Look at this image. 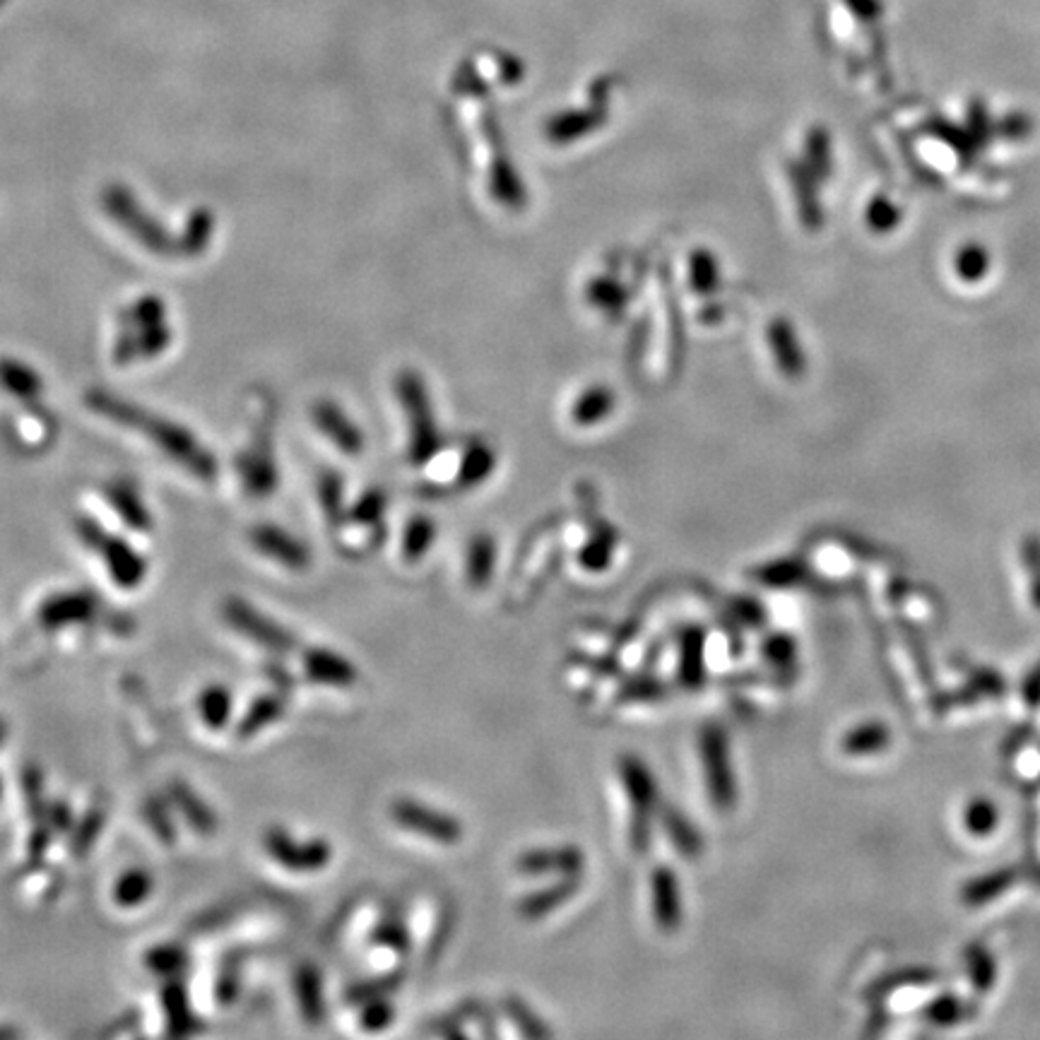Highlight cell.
<instances>
[{"label": "cell", "mask_w": 1040, "mask_h": 1040, "mask_svg": "<svg viewBox=\"0 0 1040 1040\" xmlns=\"http://www.w3.org/2000/svg\"><path fill=\"white\" fill-rule=\"evenodd\" d=\"M75 528L85 548L101 556L104 566L109 571V578L119 585V588H140L148 576V562L133 544H128L123 538H113L111 532L95 523L93 518H80Z\"/></svg>", "instance_id": "1"}, {"label": "cell", "mask_w": 1040, "mask_h": 1040, "mask_svg": "<svg viewBox=\"0 0 1040 1040\" xmlns=\"http://www.w3.org/2000/svg\"><path fill=\"white\" fill-rule=\"evenodd\" d=\"M619 776L624 792L631 804V845L633 853H646L650 845V819L658 812L660 792L658 780L648 763L633 754H624L619 759Z\"/></svg>", "instance_id": "2"}, {"label": "cell", "mask_w": 1040, "mask_h": 1040, "mask_svg": "<svg viewBox=\"0 0 1040 1040\" xmlns=\"http://www.w3.org/2000/svg\"><path fill=\"white\" fill-rule=\"evenodd\" d=\"M263 851L272 863L294 875H316L333 863V843L328 838L311 836L296 838L284 826H268L263 834Z\"/></svg>", "instance_id": "3"}, {"label": "cell", "mask_w": 1040, "mask_h": 1040, "mask_svg": "<svg viewBox=\"0 0 1040 1040\" xmlns=\"http://www.w3.org/2000/svg\"><path fill=\"white\" fill-rule=\"evenodd\" d=\"M223 617L229 624L234 631H239L243 639L253 641L256 646L270 650V653L278 656H288L299 646V639L290 631L284 629L280 621L268 617L266 613L251 603H246L243 597L231 595L223 603Z\"/></svg>", "instance_id": "4"}, {"label": "cell", "mask_w": 1040, "mask_h": 1040, "mask_svg": "<svg viewBox=\"0 0 1040 1040\" xmlns=\"http://www.w3.org/2000/svg\"><path fill=\"white\" fill-rule=\"evenodd\" d=\"M701 763L708 786L711 802L721 812H730L737 804V778L730 759V743L721 725H706L698 739Z\"/></svg>", "instance_id": "5"}, {"label": "cell", "mask_w": 1040, "mask_h": 1040, "mask_svg": "<svg viewBox=\"0 0 1040 1040\" xmlns=\"http://www.w3.org/2000/svg\"><path fill=\"white\" fill-rule=\"evenodd\" d=\"M390 816L400 828L441 845H455L465 836L463 824L453 814L438 812L432 804L412 798H400L390 804Z\"/></svg>", "instance_id": "6"}, {"label": "cell", "mask_w": 1040, "mask_h": 1040, "mask_svg": "<svg viewBox=\"0 0 1040 1040\" xmlns=\"http://www.w3.org/2000/svg\"><path fill=\"white\" fill-rule=\"evenodd\" d=\"M99 597L89 591H63L48 595L36 609V621L44 631L83 627L99 617Z\"/></svg>", "instance_id": "7"}, {"label": "cell", "mask_w": 1040, "mask_h": 1040, "mask_svg": "<svg viewBox=\"0 0 1040 1040\" xmlns=\"http://www.w3.org/2000/svg\"><path fill=\"white\" fill-rule=\"evenodd\" d=\"M302 665L306 680L321 686L349 689L359 682V670L349 658L340 656L333 648L314 646L302 656Z\"/></svg>", "instance_id": "8"}, {"label": "cell", "mask_w": 1040, "mask_h": 1040, "mask_svg": "<svg viewBox=\"0 0 1040 1040\" xmlns=\"http://www.w3.org/2000/svg\"><path fill=\"white\" fill-rule=\"evenodd\" d=\"M650 903L653 918L662 932H678L684 918L680 879L668 865H658L650 873Z\"/></svg>", "instance_id": "9"}, {"label": "cell", "mask_w": 1040, "mask_h": 1040, "mask_svg": "<svg viewBox=\"0 0 1040 1040\" xmlns=\"http://www.w3.org/2000/svg\"><path fill=\"white\" fill-rule=\"evenodd\" d=\"M585 867V855L576 845H562V848H538L518 855L516 869L528 877H548V875H581Z\"/></svg>", "instance_id": "10"}, {"label": "cell", "mask_w": 1040, "mask_h": 1040, "mask_svg": "<svg viewBox=\"0 0 1040 1040\" xmlns=\"http://www.w3.org/2000/svg\"><path fill=\"white\" fill-rule=\"evenodd\" d=\"M251 542L260 554L272 559V562L284 568L304 571L311 566V552L294 535H290L288 530H282L278 526L253 528Z\"/></svg>", "instance_id": "11"}, {"label": "cell", "mask_w": 1040, "mask_h": 1040, "mask_svg": "<svg viewBox=\"0 0 1040 1040\" xmlns=\"http://www.w3.org/2000/svg\"><path fill=\"white\" fill-rule=\"evenodd\" d=\"M166 798L174 804L176 814L184 819L195 834L203 838H210L217 834V828H219L217 812L207 804L203 795H198V792L186 783V780H172L166 788Z\"/></svg>", "instance_id": "12"}, {"label": "cell", "mask_w": 1040, "mask_h": 1040, "mask_svg": "<svg viewBox=\"0 0 1040 1040\" xmlns=\"http://www.w3.org/2000/svg\"><path fill=\"white\" fill-rule=\"evenodd\" d=\"M162 1011H164V1021H166V1033L176 1036V1038H186L195 1036L203 1023L195 1014L191 997H188V987L181 978H169L162 987Z\"/></svg>", "instance_id": "13"}, {"label": "cell", "mask_w": 1040, "mask_h": 1040, "mask_svg": "<svg viewBox=\"0 0 1040 1040\" xmlns=\"http://www.w3.org/2000/svg\"><path fill=\"white\" fill-rule=\"evenodd\" d=\"M578 889H581V875L559 877V881L550 884V887L528 893L526 899L518 903V916L526 920L548 918L556 908H562L566 901L574 899Z\"/></svg>", "instance_id": "14"}, {"label": "cell", "mask_w": 1040, "mask_h": 1040, "mask_svg": "<svg viewBox=\"0 0 1040 1040\" xmlns=\"http://www.w3.org/2000/svg\"><path fill=\"white\" fill-rule=\"evenodd\" d=\"M1021 877H1023V869L1019 867L993 869V873L973 877L971 881H966L964 887H961L958 899L968 908H981L985 903L999 899L1003 893H1007Z\"/></svg>", "instance_id": "15"}, {"label": "cell", "mask_w": 1040, "mask_h": 1040, "mask_svg": "<svg viewBox=\"0 0 1040 1040\" xmlns=\"http://www.w3.org/2000/svg\"><path fill=\"white\" fill-rule=\"evenodd\" d=\"M294 995L299 1011L306 1023L318 1026L325 1017V987L323 973L316 964H302L294 973Z\"/></svg>", "instance_id": "16"}, {"label": "cell", "mask_w": 1040, "mask_h": 1040, "mask_svg": "<svg viewBox=\"0 0 1040 1040\" xmlns=\"http://www.w3.org/2000/svg\"><path fill=\"white\" fill-rule=\"evenodd\" d=\"M284 713H288V698H284L282 694H275V692L260 694L241 715V721L237 725V737L251 739L260 735L266 727L278 725L284 718Z\"/></svg>", "instance_id": "17"}, {"label": "cell", "mask_w": 1040, "mask_h": 1040, "mask_svg": "<svg viewBox=\"0 0 1040 1040\" xmlns=\"http://www.w3.org/2000/svg\"><path fill=\"white\" fill-rule=\"evenodd\" d=\"M889 747L891 730L881 721H865L841 737V751L845 757H875Z\"/></svg>", "instance_id": "18"}, {"label": "cell", "mask_w": 1040, "mask_h": 1040, "mask_svg": "<svg viewBox=\"0 0 1040 1040\" xmlns=\"http://www.w3.org/2000/svg\"><path fill=\"white\" fill-rule=\"evenodd\" d=\"M706 633L701 627H689L682 633V660H680V680L684 686H701L706 678Z\"/></svg>", "instance_id": "19"}, {"label": "cell", "mask_w": 1040, "mask_h": 1040, "mask_svg": "<svg viewBox=\"0 0 1040 1040\" xmlns=\"http://www.w3.org/2000/svg\"><path fill=\"white\" fill-rule=\"evenodd\" d=\"M198 713L207 730H225L234 713V694L225 684H207L198 696Z\"/></svg>", "instance_id": "20"}, {"label": "cell", "mask_w": 1040, "mask_h": 1040, "mask_svg": "<svg viewBox=\"0 0 1040 1040\" xmlns=\"http://www.w3.org/2000/svg\"><path fill=\"white\" fill-rule=\"evenodd\" d=\"M660 819H662V826H665L668 838L674 843V848H678L684 857H689V860L701 857V853H704V836L698 834L696 826L689 822L678 808H670L668 804V808L660 812Z\"/></svg>", "instance_id": "21"}, {"label": "cell", "mask_w": 1040, "mask_h": 1040, "mask_svg": "<svg viewBox=\"0 0 1040 1040\" xmlns=\"http://www.w3.org/2000/svg\"><path fill=\"white\" fill-rule=\"evenodd\" d=\"M107 501L111 503V509L123 518V523L128 528H133L138 532L152 530V516L145 509L142 499L138 497L136 489H130L126 485H111L107 489Z\"/></svg>", "instance_id": "22"}, {"label": "cell", "mask_w": 1040, "mask_h": 1040, "mask_svg": "<svg viewBox=\"0 0 1040 1040\" xmlns=\"http://www.w3.org/2000/svg\"><path fill=\"white\" fill-rule=\"evenodd\" d=\"M154 891V877L142 867H133L123 873L113 884V903L119 908H138L145 903Z\"/></svg>", "instance_id": "23"}, {"label": "cell", "mask_w": 1040, "mask_h": 1040, "mask_svg": "<svg viewBox=\"0 0 1040 1040\" xmlns=\"http://www.w3.org/2000/svg\"><path fill=\"white\" fill-rule=\"evenodd\" d=\"M104 826H107V810L104 808H89L80 819H77L75 826L71 828V838H68V851L73 857H85L93 853L97 845Z\"/></svg>", "instance_id": "24"}, {"label": "cell", "mask_w": 1040, "mask_h": 1040, "mask_svg": "<svg viewBox=\"0 0 1040 1040\" xmlns=\"http://www.w3.org/2000/svg\"><path fill=\"white\" fill-rule=\"evenodd\" d=\"M402 985V975L398 971L393 973H383V975H373V978L367 981H357L345 990V1003L353 1007H361L376 1003V999H386L390 995H396Z\"/></svg>", "instance_id": "25"}, {"label": "cell", "mask_w": 1040, "mask_h": 1040, "mask_svg": "<svg viewBox=\"0 0 1040 1040\" xmlns=\"http://www.w3.org/2000/svg\"><path fill=\"white\" fill-rule=\"evenodd\" d=\"M145 968L154 975H162V978H181L184 971L188 968V952L186 946L174 944V942H164V944H154L145 952Z\"/></svg>", "instance_id": "26"}, {"label": "cell", "mask_w": 1040, "mask_h": 1040, "mask_svg": "<svg viewBox=\"0 0 1040 1040\" xmlns=\"http://www.w3.org/2000/svg\"><path fill=\"white\" fill-rule=\"evenodd\" d=\"M922 1017H925L928 1023L932 1026H956L964 1023L975 1017V1007L971 1003H964V999L956 997L954 993H944L940 997H934L932 1003L922 1009Z\"/></svg>", "instance_id": "27"}, {"label": "cell", "mask_w": 1040, "mask_h": 1040, "mask_svg": "<svg viewBox=\"0 0 1040 1040\" xmlns=\"http://www.w3.org/2000/svg\"><path fill=\"white\" fill-rule=\"evenodd\" d=\"M174 814L176 810H174V804L169 802V798L164 800V798L152 795L145 800V804H142V816H145L150 831L154 834V838L164 845H172L178 838Z\"/></svg>", "instance_id": "28"}, {"label": "cell", "mask_w": 1040, "mask_h": 1040, "mask_svg": "<svg viewBox=\"0 0 1040 1040\" xmlns=\"http://www.w3.org/2000/svg\"><path fill=\"white\" fill-rule=\"evenodd\" d=\"M966 964H968V975H971V987L973 993L983 997L995 987L997 981V966L993 954L981 942H973L966 952Z\"/></svg>", "instance_id": "29"}, {"label": "cell", "mask_w": 1040, "mask_h": 1040, "mask_svg": "<svg viewBox=\"0 0 1040 1040\" xmlns=\"http://www.w3.org/2000/svg\"><path fill=\"white\" fill-rule=\"evenodd\" d=\"M966 834L973 838H990L999 826V810L990 798H973L964 810Z\"/></svg>", "instance_id": "30"}, {"label": "cell", "mask_w": 1040, "mask_h": 1040, "mask_svg": "<svg viewBox=\"0 0 1040 1040\" xmlns=\"http://www.w3.org/2000/svg\"><path fill=\"white\" fill-rule=\"evenodd\" d=\"M938 978H940V973L932 971V968H901V971H893L889 975H884V978H879L873 987H869L867 995L873 999H879L884 995L899 990V987L932 985Z\"/></svg>", "instance_id": "31"}, {"label": "cell", "mask_w": 1040, "mask_h": 1040, "mask_svg": "<svg viewBox=\"0 0 1040 1040\" xmlns=\"http://www.w3.org/2000/svg\"><path fill=\"white\" fill-rule=\"evenodd\" d=\"M494 556H497V550H494L491 538H475V542L470 544V554H467V578H470L475 588H485L489 583L494 571Z\"/></svg>", "instance_id": "32"}, {"label": "cell", "mask_w": 1040, "mask_h": 1040, "mask_svg": "<svg viewBox=\"0 0 1040 1040\" xmlns=\"http://www.w3.org/2000/svg\"><path fill=\"white\" fill-rule=\"evenodd\" d=\"M434 535L436 532L432 520L414 518L405 530V538H402V554H405L408 562H418L420 556H424L434 544Z\"/></svg>", "instance_id": "33"}, {"label": "cell", "mask_w": 1040, "mask_h": 1040, "mask_svg": "<svg viewBox=\"0 0 1040 1040\" xmlns=\"http://www.w3.org/2000/svg\"><path fill=\"white\" fill-rule=\"evenodd\" d=\"M22 790H24V808H28L30 816L34 819H44L48 810V800L44 792V776L36 766H28L22 773Z\"/></svg>", "instance_id": "34"}, {"label": "cell", "mask_w": 1040, "mask_h": 1040, "mask_svg": "<svg viewBox=\"0 0 1040 1040\" xmlns=\"http://www.w3.org/2000/svg\"><path fill=\"white\" fill-rule=\"evenodd\" d=\"M987 266H990V256L978 243L961 246V251L956 253V275L966 282H978L985 278Z\"/></svg>", "instance_id": "35"}, {"label": "cell", "mask_w": 1040, "mask_h": 1040, "mask_svg": "<svg viewBox=\"0 0 1040 1040\" xmlns=\"http://www.w3.org/2000/svg\"><path fill=\"white\" fill-rule=\"evenodd\" d=\"M371 942L376 946L393 949V952L402 954V952H408V949H410V934H408V928L402 925L400 918L386 916L383 920H379V925L373 928Z\"/></svg>", "instance_id": "36"}, {"label": "cell", "mask_w": 1040, "mask_h": 1040, "mask_svg": "<svg viewBox=\"0 0 1040 1040\" xmlns=\"http://www.w3.org/2000/svg\"><path fill=\"white\" fill-rule=\"evenodd\" d=\"M393 1021H396V1007L393 1003H390V997L376 999V1003L359 1007V1026L364 1031L379 1033V1031H386Z\"/></svg>", "instance_id": "37"}, {"label": "cell", "mask_w": 1040, "mask_h": 1040, "mask_svg": "<svg viewBox=\"0 0 1040 1040\" xmlns=\"http://www.w3.org/2000/svg\"><path fill=\"white\" fill-rule=\"evenodd\" d=\"M763 658L766 662H771L778 670H792L798 660V646L790 639L788 633H776L771 639H766L763 643Z\"/></svg>", "instance_id": "38"}, {"label": "cell", "mask_w": 1040, "mask_h": 1040, "mask_svg": "<svg viewBox=\"0 0 1040 1040\" xmlns=\"http://www.w3.org/2000/svg\"><path fill=\"white\" fill-rule=\"evenodd\" d=\"M985 696L978 692V689L966 684V686H961V689H954V692H944V694H934L932 696V708L934 713H949V711H954V708H966V706H975L978 704V701H983Z\"/></svg>", "instance_id": "39"}, {"label": "cell", "mask_w": 1040, "mask_h": 1040, "mask_svg": "<svg viewBox=\"0 0 1040 1040\" xmlns=\"http://www.w3.org/2000/svg\"><path fill=\"white\" fill-rule=\"evenodd\" d=\"M968 684L978 689L985 698H1003L1007 694L1003 674L990 668H968Z\"/></svg>", "instance_id": "40"}, {"label": "cell", "mask_w": 1040, "mask_h": 1040, "mask_svg": "<svg viewBox=\"0 0 1040 1040\" xmlns=\"http://www.w3.org/2000/svg\"><path fill=\"white\" fill-rule=\"evenodd\" d=\"M804 576V571L795 562H778L769 564L759 571V581L763 585H773V588H786V585H795Z\"/></svg>", "instance_id": "41"}, {"label": "cell", "mask_w": 1040, "mask_h": 1040, "mask_svg": "<svg viewBox=\"0 0 1040 1040\" xmlns=\"http://www.w3.org/2000/svg\"><path fill=\"white\" fill-rule=\"evenodd\" d=\"M56 831L48 826L46 819H36L32 834L28 838V863L30 865H42L44 857L51 848V841H54Z\"/></svg>", "instance_id": "42"}, {"label": "cell", "mask_w": 1040, "mask_h": 1040, "mask_svg": "<svg viewBox=\"0 0 1040 1040\" xmlns=\"http://www.w3.org/2000/svg\"><path fill=\"white\" fill-rule=\"evenodd\" d=\"M239 964H225L223 971L217 975V985H215V995L219 999V1005H234V999L239 997L241 990V975H239Z\"/></svg>", "instance_id": "43"}, {"label": "cell", "mask_w": 1040, "mask_h": 1040, "mask_svg": "<svg viewBox=\"0 0 1040 1040\" xmlns=\"http://www.w3.org/2000/svg\"><path fill=\"white\" fill-rule=\"evenodd\" d=\"M44 819L48 822V826L56 831V834H71V828L75 826L73 810L65 800H51Z\"/></svg>", "instance_id": "44"}, {"label": "cell", "mask_w": 1040, "mask_h": 1040, "mask_svg": "<svg viewBox=\"0 0 1040 1040\" xmlns=\"http://www.w3.org/2000/svg\"><path fill=\"white\" fill-rule=\"evenodd\" d=\"M509 1011H511V1019L520 1026V1031H523L526 1036H532V1038H544V1036H550V1031L544 1029V1026L532 1017V1014L526 1009L523 1003H518V999H509Z\"/></svg>", "instance_id": "45"}, {"label": "cell", "mask_w": 1040, "mask_h": 1040, "mask_svg": "<svg viewBox=\"0 0 1040 1040\" xmlns=\"http://www.w3.org/2000/svg\"><path fill=\"white\" fill-rule=\"evenodd\" d=\"M968 130L973 142H985L990 140V121H987V111L981 101L971 104V116H968Z\"/></svg>", "instance_id": "46"}, {"label": "cell", "mask_w": 1040, "mask_h": 1040, "mask_svg": "<svg viewBox=\"0 0 1040 1040\" xmlns=\"http://www.w3.org/2000/svg\"><path fill=\"white\" fill-rule=\"evenodd\" d=\"M733 613L739 621H745L747 627H761L766 615H763V607L759 603H754L749 600V597H737V600H733Z\"/></svg>", "instance_id": "47"}, {"label": "cell", "mask_w": 1040, "mask_h": 1040, "mask_svg": "<svg viewBox=\"0 0 1040 1040\" xmlns=\"http://www.w3.org/2000/svg\"><path fill=\"white\" fill-rule=\"evenodd\" d=\"M1021 701L1029 711L1040 708V662L1021 682Z\"/></svg>", "instance_id": "48"}, {"label": "cell", "mask_w": 1040, "mask_h": 1040, "mask_svg": "<svg viewBox=\"0 0 1040 1040\" xmlns=\"http://www.w3.org/2000/svg\"><path fill=\"white\" fill-rule=\"evenodd\" d=\"M1031 739H1033V725H1031V723H1029V725H1021V727H1017V730H1014V733L1005 739L1003 754H1005L1007 759L1017 757V754H1019L1026 745H1029Z\"/></svg>", "instance_id": "49"}, {"label": "cell", "mask_w": 1040, "mask_h": 1040, "mask_svg": "<svg viewBox=\"0 0 1040 1040\" xmlns=\"http://www.w3.org/2000/svg\"><path fill=\"white\" fill-rule=\"evenodd\" d=\"M1021 559H1023V566L1029 568L1031 576L1040 574V538L1038 535H1029L1023 540Z\"/></svg>", "instance_id": "50"}, {"label": "cell", "mask_w": 1040, "mask_h": 1040, "mask_svg": "<svg viewBox=\"0 0 1040 1040\" xmlns=\"http://www.w3.org/2000/svg\"><path fill=\"white\" fill-rule=\"evenodd\" d=\"M869 223H873L877 229H889L891 225L899 223V213L887 201H877L873 205V215H869Z\"/></svg>", "instance_id": "51"}, {"label": "cell", "mask_w": 1040, "mask_h": 1040, "mask_svg": "<svg viewBox=\"0 0 1040 1040\" xmlns=\"http://www.w3.org/2000/svg\"><path fill=\"white\" fill-rule=\"evenodd\" d=\"M1029 130H1031V121L1019 113L1009 116V119L1003 123V133L1007 138H1023V136H1029Z\"/></svg>", "instance_id": "52"}, {"label": "cell", "mask_w": 1040, "mask_h": 1040, "mask_svg": "<svg viewBox=\"0 0 1040 1040\" xmlns=\"http://www.w3.org/2000/svg\"><path fill=\"white\" fill-rule=\"evenodd\" d=\"M851 6L855 8L857 15H863V18H877L881 12V6L877 3V0H851Z\"/></svg>", "instance_id": "53"}, {"label": "cell", "mask_w": 1040, "mask_h": 1040, "mask_svg": "<svg viewBox=\"0 0 1040 1040\" xmlns=\"http://www.w3.org/2000/svg\"><path fill=\"white\" fill-rule=\"evenodd\" d=\"M1023 877L1029 879V881L1033 884V887L1040 889V863H1038V865H1031V867H1026V869H1023Z\"/></svg>", "instance_id": "54"}, {"label": "cell", "mask_w": 1040, "mask_h": 1040, "mask_svg": "<svg viewBox=\"0 0 1040 1040\" xmlns=\"http://www.w3.org/2000/svg\"><path fill=\"white\" fill-rule=\"evenodd\" d=\"M1031 603L1033 607L1040 613V574L1033 576V585H1031Z\"/></svg>", "instance_id": "55"}, {"label": "cell", "mask_w": 1040, "mask_h": 1040, "mask_svg": "<svg viewBox=\"0 0 1040 1040\" xmlns=\"http://www.w3.org/2000/svg\"><path fill=\"white\" fill-rule=\"evenodd\" d=\"M8 733H10L8 721H6V718H0V747H3V745L8 743Z\"/></svg>", "instance_id": "56"}, {"label": "cell", "mask_w": 1040, "mask_h": 1040, "mask_svg": "<svg viewBox=\"0 0 1040 1040\" xmlns=\"http://www.w3.org/2000/svg\"><path fill=\"white\" fill-rule=\"evenodd\" d=\"M0 798H3V778H0Z\"/></svg>", "instance_id": "57"}]
</instances>
